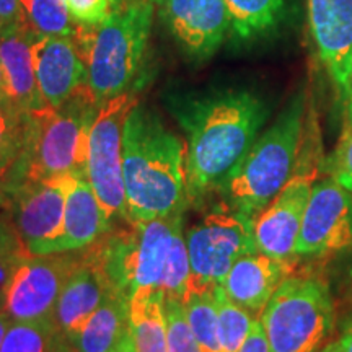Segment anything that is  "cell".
<instances>
[{
  "mask_svg": "<svg viewBox=\"0 0 352 352\" xmlns=\"http://www.w3.org/2000/svg\"><path fill=\"white\" fill-rule=\"evenodd\" d=\"M166 103L186 134L189 206L202 208L256 142L270 108L243 87L173 94Z\"/></svg>",
  "mask_w": 352,
  "mask_h": 352,
  "instance_id": "cell-1",
  "label": "cell"
},
{
  "mask_svg": "<svg viewBox=\"0 0 352 352\" xmlns=\"http://www.w3.org/2000/svg\"><path fill=\"white\" fill-rule=\"evenodd\" d=\"M127 222L186 212V144L145 104L131 109L122 138Z\"/></svg>",
  "mask_w": 352,
  "mask_h": 352,
  "instance_id": "cell-2",
  "label": "cell"
},
{
  "mask_svg": "<svg viewBox=\"0 0 352 352\" xmlns=\"http://www.w3.org/2000/svg\"><path fill=\"white\" fill-rule=\"evenodd\" d=\"M98 109L85 83L60 107L26 113L23 148L6 176V191L23 182L87 176L88 135Z\"/></svg>",
  "mask_w": 352,
  "mask_h": 352,
  "instance_id": "cell-3",
  "label": "cell"
},
{
  "mask_svg": "<svg viewBox=\"0 0 352 352\" xmlns=\"http://www.w3.org/2000/svg\"><path fill=\"white\" fill-rule=\"evenodd\" d=\"M155 7L152 0H120L100 25H77L87 85L96 103L132 91L142 70Z\"/></svg>",
  "mask_w": 352,
  "mask_h": 352,
  "instance_id": "cell-4",
  "label": "cell"
},
{
  "mask_svg": "<svg viewBox=\"0 0 352 352\" xmlns=\"http://www.w3.org/2000/svg\"><path fill=\"white\" fill-rule=\"evenodd\" d=\"M310 94L300 88L219 188L220 204L254 219L285 186L297 166Z\"/></svg>",
  "mask_w": 352,
  "mask_h": 352,
  "instance_id": "cell-5",
  "label": "cell"
},
{
  "mask_svg": "<svg viewBox=\"0 0 352 352\" xmlns=\"http://www.w3.org/2000/svg\"><path fill=\"white\" fill-rule=\"evenodd\" d=\"M270 352H318L336 327V305L327 280L314 272L289 276L263 310Z\"/></svg>",
  "mask_w": 352,
  "mask_h": 352,
  "instance_id": "cell-6",
  "label": "cell"
},
{
  "mask_svg": "<svg viewBox=\"0 0 352 352\" xmlns=\"http://www.w3.org/2000/svg\"><path fill=\"white\" fill-rule=\"evenodd\" d=\"M184 214L126 222V227H113L94 243L114 289L129 300L144 290H158L175 232L184 226Z\"/></svg>",
  "mask_w": 352,
  "mask_h": 352,
  "instance_id": "cell-7",
  "label": "cell"
},
{
  "mask_svg": "<svg viewBox=\"0 0 352 352\" xmlns=\"http://www.w3.org/2000/svg\"><path fill=\"white\" fill-rule=\"evenodd\" d=\"M323 142L315 101L308 96L305 129L294 175L253 220L258 252L279 259H298L296 248L311 188L323 170Z\"/></svg>",
  "mask_w": 352,
  "mask_h": 352,
  "instance_id": "cell-8",
  "label": "cell"
},
{
  "mask_svg": "<svg viewBox=\"0 0 352 352\" xmlns=\"http://www.w3.org/2000/svg\"><path fill=\"white\" fill-rule=\"evenodd\" d=\"M253 220L220 204L184 230L191 264L189 290H214L222 285L233 263L258 252Z\"/></svg>",
  "mask_w": 352,
  "mask_h": 352,
  "instance_id": "cell-9",
  "label": "cell"
},
{
  "mask_svg": "<svg viewBox=\"0 0 352 352\" xmlns=\"http://www.w3.org/2000/svg\"><path fill=\"white\" fill-rule=\"evenodd\" d=\"M139 103L134 91L114 96L98 109L87 152V178L100 204L113 220L127 222L126 191L122 179V138L131 109Z\"/></svg>",
  "mask_w": 352,
  "mask_h": 352,
  "instance_id": "cell-10",
  "label": "cell"
},
{
  "mask_svg": "<svg viewBox=\"0 0 352 352\" xmlns=\"http://www.w3.org/2000/svg\"><path fill=\"white\" fill-rule=\"evenodd\" d=\"M83 253L85 250L26 254L8 285L3 311L12 321L52 320L57 298Z\"/></svg>",
  "mask_w": 352,
  "mask_h": 352,
  "instance_id": "cell-11",
  "label": "cell"
},
{
  "mask_svg": "<svg viewBox=\"0 0 352 352\" xmlns=\"http://www.w3.org/2000/svg\"><path fill=\"white\" fill-rule=\"evenodd\" d=\"M352 245V192L329 178L315 182L302 219L296 253L321 259L346 252Z\"/></svg>",
  "mask_w": 352,
  "mask_h": 352,
  "instance_id": "cell-12",
  "label": "cell"
},
{
  "mask_svg": "<svg viewBox=\"0 0 352 352\" xmlns=\"http://www.w3.org/2000/svg\"><path fill=\"white\" fill-rule=\"evenodd\" d=\"M74 179V175H65L43 182H23L7 188L10 219L32 254H41L59 235L65 201Z\"/></svg>",
  "mask_w": 352,
  "mask_h": 352,
  "instance_id": "cell-13",
  "label": "cell"
},
{
  "mask_svg": "<svg viewBox=\"0 0 352 352\" xmlns=\"http://www.w3.org/2000/svg\"><path fill=\"white\" fill-rule=\"evenodd\" d=\"M305 7L311 43L342 109L352 78V0H305Z\"/></svg>",
  "mask_w": 352,
  "mask_h": 352,
  "instance_id": "cell-14",
  "label": "cell"
},
{
  "mask_svg": "<svg viewBox=\"0 0 352 352\" xmlns=\"http://www.w3.org/2000/svg\"><path fill=\"white\" fill-rule=\"evenodd\" d=\"M162 23L196 60L212 57L232 32L227 0H152Z\"/></svg>",
  "mask_w": 352,
  "mask_h": 352,
  "instance_id": "cell-15",
  "label": "cell"
},
{
  "mask_svg": "<svg viewBox=\"0 0 352 352\" xmlns=\"http://www.w3.org/2000/svg\"><path fill=\"white\" fill-rule=\"evenodd\" d=\"M32 52L39 94L47 107H60L87 83L85 60L74 38L38 33Z\"/></svg>",
  "mask_w": 352,
  "mask_h": 352,
  "instance_id": "cell-16",
  "label": "cell"
},
{
  "mask_svg": "<svg viewBox=\"0 0 352 352\" xmlns=\"http://www.w3.org/2000/svg\"><path fill=\"white\" fill-rule=\"evenodd\" d=\"M298 259L253 252L236 259L220 287L233 303L259 318L279 285L297 270Z\"/></svg>",
  "mask_w": 352,
  "mask_h": 352,
  "instance_id": "cell-17",
  "label": "cell"
},
{
  "mask_svg": "<svg viewBox=\"0 0 352 352\" xmlns=\"http://www.w3.org/2000/svg\"><path fill=\"white\" fill-rule=\"evenodd\" d=\"M113 289L114 285L101 266L95 246H88L57 298L52 323L70 341Z\"/></svg>",
  "mask_w": 352,
  "mask_h": 352,
  "instance_id": "cell-18",
  "label": "cell"
},
{
  "mask_svg": "<svg viewBox=\"0 0 352 352\" xmlns=\"http://www.w3.org/2000/svg\"><path fill=\"white\" fill-rule=\"evenodd\" d=\"M113 227L114 220L100 204L87 176H76L65 201L59 235L44 248L41 254L85 250L107 235Z\"/></svg>",
  "mask_w": 352,
  "mask_h": 352,
  "instance_id": "cell-19",
  "label": "cell"
},
{
  "mask_svg": "<svg viewBox=\"0 0 352 352\" xmlns=\"http://www.w3.org/2000/svg\"><path fill=\"white\" fill-rule=\"evenodd\" d=\"M36 34L30 23L0 32V63L6 74L8 96L23 113L47 107L39 94L33 64L32 46Z\"/></svg>",
  "mask_w": 352,
  "mask_h": 352,
  "instance_id": "cell-20",
  "label": "cell"
},
{
  "mask_svg": "<svg viewBox=\"0 0 352 352\" xmlns=\"http://www.w3.org/2000/svg\"><path fill=\"white\" fill-rule=\"evenodd\" d=\"M131 334V300L113 289L70 340L74 352H111Z\"/></svg>",
  "mask_w": 352,
  "mask_h": 352,
  "instance_id": "cell-21",
  "label": "cell"
},
{
  "mask_svg": "<svg viewBox=\"0 0 352 352\" xmlns=\"http://www.w3.org/2000/svg\"><path fill=\"white\" fill-rule=\"evenodd\" d=\"M131 333L135 352H166L165 297L144 290L131 298Z\"/></svg>",
  "mask_w": 352,
  "mask_h": 352,
  "instance_id": "cell-22",
  "label": "cell"
},
{
  "mask_svg": "<svg viewBox=\"0 0 352 352\" xmlns=\"http://www.w3.org/2000/svg\"><path fill=\"white\" fill-rule=\"evenodd\" d=\"M227 6L233 36L240 41H253L279 25L285 0H227Z\"/></svg>",
  "mask_w": 352,
  "mask_h": 352,
  "instance_id": "cell-23",
  "label": "cell"
},
{
  "mask_svg": "<svg viewBox=\"0 0 352 352\" xmlns=\"http://www.w3.org/2000/svg\"><path fill=\"white\" fill-rule=\"evenodd\" d=\"M0 352H74L52 320L12 321Z\"/></svg>",
  "mask_w": 352,
  "mask_h": 352,
  "instance_id": "cell-24",
  "label": "cell"
},
{
  "mask_svg": "<svg viewBox=\"0 0 352 352\" xmlns=\"http://www.w3.org/2000/svg\"><path fill=\"white\" fill-rule=\"evenodd\" d=\"M183 303L189 328L195 334L201 352H220L214 290H189Z\"/></svg>",
  "mask_w": 352,
  "mask_h": 352,
  "instance_id": "cell-25",
  "label": "cell"
},
{
  "mask_svg": "<svg viewBox=\"0 0 352 352\" xmlns=\"http://www.w3.org/2000/svg\"><path fill=\"white\" fill-rule=\"evenodd\" d=\"M214 297L217 307L220 352H239L256 318L245 308L233 303L220 285L214 289Z\"/></svg>",
  "mask_w": 352,
  "mask_h": 352,
  "instance_id": "cell-26",
  "label": "cell"
},
{
  "mask_svg": "<svg viewBox=\"0 0 352 352\" xmlns=\"http://www.w3.org/2000/svg\"><path fill=\"white\" fill-rule=\"evenodd\" d=\"M30 25L39 34L74 38L77 23L70 16L65 0H20Z\"/></svg>",
  "mask_w": 352,
  "mask_h": 352,
  "instance_id": "cell-27",
  "label": "cell"
},
{
  "mask_svg": "<svg viewBox=\"0 0 352 352\" xmlns=\"http://www.w3.org/2000/svg\"><path fill=\"white\" fill-rule=\"evenodd\" d=\"M189 277H191V264H189L186 236H184V226L175 232L173 241L166 254V261L162 274L158 290H162L165 298L184 302L188 294Z\"/></svg>",
  "mask_w": 352,
  "mask_h": 352,
  "instance_id": "cell-28",
  "label": "cell"
},
{
  "mask_svg": "<svg viewBox=\"0 0 352 352\" xmlns=\"http://www.w3.org/2000/svg\"><path fill=\"white\" fill-rule=\"evenodd\" d=\"M26 113L12 101L0 103V178L6 176L19 160L25 142Z\"/></svg>",
  "mask_w": 352,
  "mask_h": 352,
  "instance_id": "cell-29",
  "label": "cell"
},
{
  "mask_svg": "<svg viewBox=\"0 0 352 352\" xmlns=\"http://www.w3.org/2000/svg\"><path fill=\"white\" fill-rule=\"evenodd\" d=\"M28 253L12 219L0 214V310H3L8 285Z\"/></svg>",
  "mask_w": 352,
  "mask_h": 352,
  "instance_id": "cell-30",
  "label": "cell"
},
{
  "mask_svg": "<svg viewBox=\"0 0 352 352\" xmlns=\"http://www.w3.org/2000/svg\"><path fill=\"white\" fill-rule=\"evenodd\" d=\"M166 352H201L195 334L189 328L184 303L165 298Z\"/></svg>",
  "mask_w": 352,
  "mask_h": 352,
  "instance_id": "cell-31",
  "label": "cell"
},
{
  "mask_svg": "<svg viewBox=\"0 0 352 352\" xmlns=\"http://www.w3.org/2000/svg\"><path fill=\"white\" fill-rule=\"evenodd\" d=\"M323 170H329L333 178L352 192V132L340 138L331 157L324 160Z\"/></svg>",
  "mask_w": 352,
  "mask_h": 352,
  "instance_id": "cell-32",
  "label": "cell"
},
{
  "mask_svg": "<svg viewBox=\"0 0 352 352\" xmlns=\"http://www.w3.org/2000/svg\"><path fill=\"white\" fill-rule=\"evenodd\" d=\"M65 6L77 25H100L111 12L109 0H65Z\"/></svg>",
  "mask_w": 352,
  "mask_h": 352,
  "instance_id": "cell-33",
  "label": "cell"
},
{
  "mask_svg": "<svg viewBox=\"0 0 352 352\" xmlns=\"http://www.w3.org/2000/svg\"><path fill=\"white\" fill-rule=\"evenodd\" d=\"M30 23L20 0H0V32Z\"/></svg>",
  "mask_w": 352,
  "mask_h": 352,
  "instance_id": "cell-34",
  "label": "cell"
},
{
  "mask_svg": "<svg viewBox=\"0 0 352 352\" xmlns=\"http://www.w3.org/2000/svg\"><path fill=\"white\" fill-rule=\"evenodd\" d=\"M239 352H270V344H267L266 333H264L261 320H254L252 331L246 338L243 344H241Z\"/></svg>",
  "mask_w": 352,
  "mask_h": 352,
  "instance_id": "cell-35",
  "label": "cell"
},
{
  "mask_svg": "<svg viewBox=\"0 0 352 352\" xmlns=\"http://www.w3.org/2000/svg\"><path fill=\"white\" fill-rule=\"evenodd\" d=\"M318 352H352V331H342L340 338L329 341Z\"/></svg>",
  "mask_w": 352,
  "mask_h": 352,
  "instance_id": "cell-36",
  "label": "cell"
},
{
  "mask_svg": "<svg viewBox=\"0 0 352 352\" xmlns=\"http://www.w3.org/2000/svg\"><path fill=\"white\" fill-rule=\"evenodd\" d=\"M349 132H352V78H351V88H349V95H347L346 104L342 108V131H341V138L342 135H347Z\"/></svg>",
  "mask_w": 352,
  "mask_h": 352,
  "instance_id": "cell-37",
  "label": "cell"
},
{
  "mask_svg": "<svg viewBox=\"0 0 352 352\" xmlns=\"http://www.w3.org/2000/svg\"><path fill=\"white\" fill-rule=\"evenodd\" d=\"M347 258L344 264H342V270H344V283L347 285L352 284V245L347 248Z\"/></svg>",
  "mask_w": 352,
  "mask_h": 352,
  "instance_id": "cell-38",
  "label": "cell"
},
{
  "mask_svg": "<svg viewBox=\"0 0 352 352\" xmlns=\"http://www.w3.org/2000/svg\"><path fill=\"white\" fill-rule=\"evenodd\" d=\"M10 324H12L10 316H8L3 310H0V347H2L3 338H6L7 329H8V327H10Z\"/></svg>",
  "mask_w": 352,
  "mask_h": 352,
  "instance_id": "cell-39",
  "label": "cell"
},
{
  "mask_svg": "<svg viewBox=\"0 0 352 352\" xmlns=\"http://www.w3.org/2000/svg\"><path fill=\"white\" fill-rule=\"evenodd\" d=\"M3 101H12V100H10V96H8L6 74H3L2 63H0V103H3Z\"/></svg>",
  "mask_w": 352,
  "mask_h": 352,
  "instance_id": "cell-40",
  "label": "cell"
},
{
  "mask_svg": "<svg viewBox=\"0 0 352 352\" xmlns=\"http://www.w3.org/2000/svg\"><path fill=\"white\" fill-rule=\"evenodd\" d=\"M111 352H135V346H134V340H132V333L129 336L126 338L124 341L121 342L120 346L116 347V349H113Z\"/></svg>",
  "mask_w": 352,
  "mask_h": 352,
  "instance_id": "cell-41",
  "label": "cell"
},
{
  "mask_svg": "<svg viewBox=\"0 0 352 352\" xmlns=\"http://www.w3.org/2000/svg\"><path fill=\"white\" fill-rule=\"evenodd\" d=\"M344 308H346V315L344 316H351L352 315V284L347 285V289H346Z\"/></svg>",
  "mask_w": 352,
  "mask_h": 352,
  "instance_id": "cell-42",
  "label": "cell"
},
{
  "mask_svg": "<svg viewBox=\"0 0 352 352\" xmlns=\"http://www.w3.org/2000/svg\"><path fill=\"white\" fill-rule=\"evenodd\" d=\"M342 331H352V315L351 316H344L341 323V333Z\"/></svg>",
  "mask_w": 352,
  "mask_h": 352,
  "instance_id": "cell-43",
  "label": "cell"
},
{
  "mask_svg": "<svg viewBox=\"0 0 352 352\" xmlns=\"http://www.w3.org/2000/svg\"><path fill=\"white\" fill-rule=\"evenodd\" d=\"M0 199H7L6 195V179L0 178Z\"/></svg>",
  "mask_w": 352,
  "mask_h": 352,
  "instance_id": "cell-44",
  "label": "cell"
},
{
  "mask_svg": "<svg viewBox=\"0 0 352 352\" xmlns=\"http://www.w3.org/2000/svg\"><path fill=\"white\" fill-rule=\"evenodd\" d=\"M118 2H120V0H109V3H111V7H113V6H116Z\"/></svg>",
  "mask_w": 352,
  "mask_h": 352,
  "instance_id": "cell-45",
  "label": "cell"
}]
</instances>
